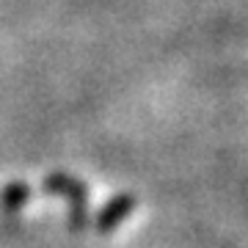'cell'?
I'll return each instance as SVG.
<instances>
[{
	"label": "cell",
	"mask_w": 248,
	"mask_h": 248,
	"mask_svg": "<svg viewBox=\"0 0 248 248\" xmlns=\"http://www.w3.org/2000/svg\"><path fill=\"white\" fill-rule=\"evenodd\" d=\"M28 202H31V187L25 182H9V185L0 190V207L9 210V213L22 210Z\"/></svg>",
	"instance_id": "3"
},
{
	"label": "cell",
	"mask_w": 248,
	"mask_h": 248,
	"mask_svg": "<svg viewBox=\"0 0 248 248\" xmlns=\"http://www.w3.org/2000/svg\"><path fill=\"white\" fill-rule=\"evenodd\" d=\"M42 190L53 196H63L69 202V229L72 232H83L89 226V190L72 174H50L42 182Z\"/></svg>",
	"instance_id": "1"
},
{
	"label": "cell",
	"mask_w": 248,
	"mask_h": 248,
	"mask_svg": "<svg viewBox=\"0 0 248 248\" xmlns=\"http://www.w3.org/2000/svg\"><path fill=\"white\" fill-rule=\"evenodd\" d=\"M135 207H138V199L130 193H119L113 196L110 202H105V207L97 213V232L99 234H110L116 232V226L127 218V215L135 213Z\"/></svg>",
	"instance_id": "2"
}]
</instances>
